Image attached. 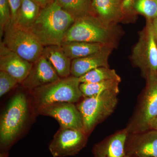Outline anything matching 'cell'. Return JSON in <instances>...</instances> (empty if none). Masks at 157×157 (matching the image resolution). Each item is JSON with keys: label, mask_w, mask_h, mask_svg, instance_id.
<instances>
[{"label": "cell", "mask_w": 157, "mask_h": 157, "mask_svg": "<svg viewBox=\"0 0 157 157\" xmlns=\"http://www.w3.org/2000/svg\"><path fill=\"white\" fill-rule=\"evenodd\" d=\"M136 14L143 15L146 19L157 17V0H135L134 6Z\"/></svg>", "instance_id": "603a6c76"}, {"label": "cell", "mask_w": 157, "mask_h": 157, "mask_svg": "<svg viewBox=\"0 0 157 157\" xmlns=\"http://www.w3.org/2000/svg\"><path fill=\"white\" fill-rule=\"evenodd\" d=\"M152 23L154 33L157 42V17L152 20Z\"/></svg>", "instance_id": "f546056e"}, {"label": "cell", "mask_w": 157, "mask_h": 157, "mask_svg": "<svg viewBox=\"0 0 157 157\" xmlns=\"http://www.w3.org/2000/svg\"><path fill=\"white\" fill-rule=\"evenodd\" d=\"M78 78L80 83H95L107 80L121 81L115 70L106 67L96 68Z\"/></svg>", "instance_id": "7402d4cb"}, {"label": "cell", "mask_w": 157, "mask_h": 157, "mask_svg": "<svg viewBox=\"0 0 157 157\" xmlns=\"http://www.w3.org/2000/svg\"><path fill=\"white\" fill-rule=\"evenodd\" d=\"M9 153L8 151H2L0 153V157H8Z\"/></svg>", "instance_id": "4dcf8cb0"}, {"label": "cell", "mask_w": 157, "mask_h": 157, "mask_svg": "<svg viewBox=\"0 0 157 157\" xmlns=\"http://www.w3.org/2000/svg\"><path fill=\"white\" fill-rule=\"evenodd\" d=\"M42 55L52 65L60 78L71 76L72 60L66 54L61 45L45 46Z\"/></svg>", "instance_id": "e0dca14e"}, {"label": "cell", "mask_w": 157, "mask_h": 157, "mask_svg": "<svg viewBox=\"0 0 157 157\" xmlns=\"http://www.w3.org/2000/svg\"><path fill=\"white\" fill-rule=\"evenodd\" d=\"M125 151L126 155L132 157H157V131L129 134Z\"/></svg>", "instance_id": "8fae6325"}, {"label": "cell", "mask_w": 157, "mask_h": 157, "mask_svg": "<svg viewBox=\"0 0 157 157\" xmlns=\"http://www.w3.org/2000/svg\"><path fill=\"white\" fill-rule=\"evenodd\" d=\"M114 48L112 46L105 45L95 53L84 57L72 60L71 76L79 78L96 68L109 67L108 59Z\"/></svg>", "instance_id": "5bb4252c"}, {"label": "cell", "mask_w": 157, "mask_h": 157, "mask_svg": "<svg viewBox=\"0 0 157 157\" xmlns=\"http://www.w3.org/2000/svg\"><path fill=\"white\" fill-rule=\"evenodd\" d=\"M7 1L11 8L12 16L11 23H14L20 7L21 6L22 0H7Z\"/></svg>", "instance_id": "4316f807"}, {"label": "cell", "mask_w": 157, "mask_h": 157, "mask_svg": "<svg viewBox=\"0 0 157 157\" xmlns=\"http://www.w3.org/2000/svg\"><path fill=\"white\" fill-rule=\"evenodd\" d=\"M33 1L38 6H40L41 9H43L53 2L55 0H33Z\"/></svg>", "instance_id": "83f0119b"}, {"label": "cell", "mask_w": 157, "mask_h": 157, "mask_svg": "<svg viewBox=\"0 0 157 157\" xmlns=\"http://www.w3.org/2000/svg\"><path fill=\"white\" fill-rule=\"evenodd\" d=\"M121 0H92L94 15L107 25H117L124 20Z\"/></svg>", "instance_id": "2e32d148"}, {"label": "cell", "mask_w": 157, "mask_h": 157, "mask_svg": "<svg viewBox=\"0 0 157 157\" xmlns=\"http://www.w3.org/2000/svg\"><path fill=\"white\" fill-rule=\"evenodd\" d=\"M75 21L56 1L41 9L30 30L44 47L61 45L67 31Z\"/></svg>", "instance_id": "6da1fadb"}, {"label": "cell", "mask_w": 157, "mask_h": 157, "mask_svg": "<svg viewBox=\"0 0 157 157\" xmlns=\"http://www.w3.org/2000/svg\"><path fill=\"white\" fill-rule=\"evenodd\" d=\"M121 1H123V0H121Z\"/></svg>", "instance_id": "d6a6232c"}, {"label": "cell", "mask_w": 157, "mask_h": 157, "mask_svg": "<svg viewBox=\"0 0 157 157\" xmlns=\"http://www.w3.org/2000/svg\"><path fill=\"white\" fill-rule=\"evenodd\" d=\"M117 25H107L93 14L75 20L67 31L63 42H84L99 43L115 48L120 36Z\"/></svg>", "instance_id": "7a4b0ae2"}, {"label": "cell", "mask_w": 157, "mask_h": 157, "mask_svg": "<svg viewBox=\"0 0 157 157\" xmlns=\"http://www.w3.org/2000/svg\"><path fill=\"white\" fill-rule=\"evenodd\" d=\"M29 107L25 95L13 96L3 112L0 121V145L2 151L8 150L17 140L26 124Z\"/></svg>", "instance_id": "3957f363"}, {"label": "cell", "mask_w": 157, "mask_h": 157, "mask_svg": "<svg viewBox=\"0 0 157 157\" xmlns=\"http://www.w3.org/2000/svg\"><path fill=\"white\" fill-rule=\"evenodd\" d=\"M124 157H132L130 156H128L125 155V156H124Z\"/></svg>", "instance_id": "1f68e13d"}, {"label": "cell", "mask_w": 157, "mask_h": 157, "mask_svg": "<svg viewBox=\"0 0 157 157\" xmlns=\"http://www.w3.org/2000/svg\"><path fill=\"white\" fill-rule=\"evenodd\" d=\"M19 83L16 78L5 71H0V96L2 97Z\"/></svg>", "instance_id": "d4e9b609"}, {"label": "cell", "mask_w": 157, "mask_h": 157, "mask_svg": "<svg viewBox=\"0 0 157 157\" xmlns=\"http://www.w3.org/2000/svg\"><path fill=\"white\" fill-rule=\"evenodd\" d=\"M75 20L93 14L92 0H55Z\"/></svg>", "instance_id": "ffe728a7"}, {"label": "cell", "mask_w": 157, "mask_h": 157, "mask_svg": "<svg viewBox=\"0 0 157 157\" xmlns=\"http://www.w3.org/2000/svg\"><path fill=\"white\" fill-rule=\"evenodd\" d=\"M121 82L116 80H107L95 83H81L80 90L83 98L98 95L106 91H112L119 94V85Z\"/></svg>", "instance_id": "44dd1931"}, {"label": "cell", "mask_w": 157, "mask_h": 157, "mask_svg": "<svg viewBox=\"0 0 157 157\" xmlns=\"http://www.w3.org/2000/svg\"><path fill=\"white\" fill-rule=\"evenodd\" d=\"M129 134L125 128L118 131L96 144L93 148V157H124Z\"/></svg>", "instance_id": "9a60e30c"}, {"label": "cell", "mask_w": 157, "mask_h": 157, "mask_svg": "<svg viewBox=\"0 0 157 157\" xmlns=\"http://www.w3.org/2000/svg\"><path fill=\"white\" fill-rule=\"evenodd\" d=\"M12 21L11 8L7 0H0V37L3 36L4 31Z\"/></svg>", "instance_id": "cb8c5ba5"}, {"label": "cell", "mask_w": 157, "mask_h": 157, "mask_svg": "<svg viewBox=\"0 0 157 157\" xmlns=\"http://www.w3.org/2000/svg\"><path fill=\"white\" fill-rule=\"evenodd\" d=\"M135 0H123L121 2V10L124 18L133 17L136 14L134 6Z\"/></svg>", "instance_id": "484cf974"}, {"label": "cell", "mask_w": 157, "mask_h": 157, "mask_svg": "<svg viewBox=\"0 0 157 157\" xmlns=\"http://www.w3.org/2000/svg\"><path fill=\"white\" fill-rule=\"evenodd\" d=\"M88 137L83 131L60 127L48 148L53 157L75 155L86 145Z\"/></svg>", "instance_id": "9c48e42d"}, {"label": "cell", "mask_w": 157, "mask_h": 157, "mask_svg": "<svg viewBox=\"0 0 157 157\" xmlns=\"http://www.w3.org/2000/svg\"><path fill=\"white\" fill-rule=\"evenodd\" d=\"M118 94L106 91L98 95L84 98L76 105L82 117L83 130L88 136L113 112L118 103Z\"/></svg>", "instance_id": "8992f818"}, {"label": "cell", "mask_w": 157, "mask_h": 157, "mask_svg": "<svg viewBox=\"0 0 157 157\" xmlns=\"http://www.w3.org/2000/svg\"><path fill=\"white\" fill-rule=\"evenodd\" d=\"M61 46L67 56L73 60L95 53L105 45L91 42H63Z\"/></svg>", "instance_id": "d6986e66"}, {"label": "cell", "mask_w": 157, "mask_h": 157, "mask_svg": "<svg viewBox=\"0 0 157 157\" xmlns=\"http://www.w3.org/2000/svg\"><path fill=\"white\" fill-rule=\"evenodd\" d=\"M2 42L9 49L34 63L42 56L44 46L31 31L11 23L4 31Z\"/></svg>", "instance_id": "52a82bcc"}, {"label": "cell", "mask_w": 157, "mask_h": 157, "mask_svg": "<svg viewBox=\"0 0 157 157\" xmlns=\"http://www.w3.org/2000/svg\"><path fill=\"white\" fill-rule=\"evenodd\" d=\"M37 108L40 114L48 116L56 120L62 128L84 132L81 113L77 106L73 103H54Z\"/></svg>", "instance_id": "30bf717a"}, {"label": "cell", "mask_w": 157, "mask_h": 157, "mask_svg": "<svg viewBox=\"0 0 157 157\" xmlns=\"http://www.w3.org/2000/svg\"><path fill=\"white\" fill-rule=\"evenodd\" d=\"M60 78L52 65L42 56L33 63V67L21 85L29 91L50 84Z\"/></svg>", "instance_id": "7c38bea8"}, {"label": "cell", "mask_w": 157, "mask_h": 157, "mask_svg": "<svg viewBox=\"0 0 157 157\" xmlns=\"http://www.w3.org/2000/svg\"><path fill=\"white\" fill-rule=\"evenodd\" d=\"M149 130H154L157 131V116L150 122L149 125Z\"/></svg>", "instance_id": "f1b7e54d"}, {"label": "cell", "mask_w": 157, "mask_h": 157, "mask_svg": "<svg viewBox=\"0 0 157 157\" xmlns=\"http://www.w3.org/2000/svg\"><path fill=\"white\" fill-rule=\"evenodd\" d=\"M33 63L26 60L0 42V71H5L21 84L29 75Z\"/></svg>", "instance_id": "4fadbf2b"}, {"label": "cell", "mask_w": 157, "mask_h": 157, "mask_svg": "<svg viewBox=\"0 0 157 157\" xmlns=\"http://www.w3.org/2000/svg\"><path fill=\"white\" fill-rule=\"evenodd\" d=\"M41 8L33 0H22L13 25L30 30L39 16Z\"/></svg>", "instance_id": "ac0fdd59"}, {"label": "cell", "mask_w": 157, "mask_h": 157, "mask_svg": "<svg viewBox=\"0 0 157 157\" xmlns=\"http://www.w3.org/2000/svg\"><path fill=\"white\" fill-rule=\"evenodd\" d=\"M146 81L137 109L126 128L129 134L149 130L150 123L157 116V77Z\"/></svg>", "instance_id": "ba28073f"}, {"label": "cell", "mask_w": 157, "mask_h": 157, "mask_svg": "<svg viewBox=\"0 0 157 157\" xmlns=\"http://www.w3.org/2000/svg\"><path fill=\"white\" fill-rule=\"evenodd\" d=\"M79 78L72 76L37 88L30 91L37 107L56 103H74L83 97Z\"/></svg>", "instance_id": "277c9868"}, {"label": "cell", "mask_w": 157, "mask_h": 157, "mask_svg": "<svg viewBox=\"0 0 157 157\" xmlns=\"http://www.w3.org/2000/svg\"><path fill=\"white\" fill-rule=\"evenodd\" d=\"M131 61L139 68L145 80L157 77V42L152 20L146 19L145 27L139 33L138 41L133 47Z\"/></svg>", "instance_id": "5b68a950"}]
</instances>
